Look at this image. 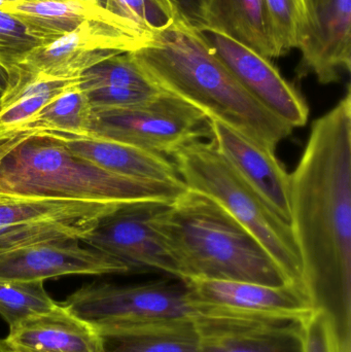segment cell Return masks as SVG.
I'll return each mask as SVG.
<instances>
[{"label":"cell","instance_id":"2e32d148","mask_svg":"<svg viewBox=\"0 0 351 352\" xmlns=\"http://www.w3.org/2000/svg\"><path fill=\"white\" fill-rule=\"evenodd\" d=\"M39 133L59 140L72 154L109 173L135 179L183 184L174 163L164 155L93 134L80 135L58 131Z\"/></svg>","mask_w":351,"mask_h":352},{"label":"cell","instance_id":"277c9868","mask_svg":"<svg viewBox=\"0 0 351 352\" xmlns=\"http://www.w3.org/2000/svg\"><path fill=\"white\" fill-rule=\"evenodd\" d=\"M185 184L150 182L104 170L47 134L0 138V194L88 202L171 203Z\"/></svg>","mask_w":351,"mask_h":352},{"label":"cell","instance_id":"ba28073f","mask_svg":"<svg viewBox=\"0 0 351 352\" xmlns=\"http://www.w3.org/2000/svg\"><path fill=\"white\" fill-rule=\"evenodd\" d=\"M152 37L115 19H93L31 52L8 76L76 80L93 66L148 45Z\"/></svg>","mask_w":351,"mask_h":352},{"label":"cell","instance_id":"8992f818","mask_svg":"<svg viewBox=\"0 0 351 352\" xmlns=\"http://www.w3.org/2000/svg\"><path fill=\"white\" fill-rule=\"evenodd\" d=\"M62 305L98 334L155 320L197 316L183 280L94 283L74 292Z\"/></svg>","mask_w":351,"mask_h":352},{"label":"cell","instance_id":"d6a6232c","mask_svg":"<svg viewBox=\"0 0 351 352\" xmlns=\"http://www.w3.org/2000/svg\"><path fill=\"white\" fill-rule=\"evenodd\" d=\"M10 82V76L3 67L0 66V96L5 92Z\"/></svg>","mask_w":351,"mask_h":352},{"label":"cell","instance_id":"8d00e7d4","mask_svg":"<svg viewBox=\"0 0 351 352\" xmlns=\"http://www.w3.org/2000/svg\"><path fill=\"white\" fill-rule=\"evenodd\" d=\"M5 195L0 194V201L3 200V199L5 198Z\"/></svg>","mask_w":351,"mask_h":352},{"label":"cell","instance_id":"d4e9b609","mask_svg":"<svg viewBox=\"0 0 351 352\" xmlns=\"http://www.w3.org/2000/svg\"><path fill=\"white\" fill-rule=\"evenodd\" d=\"M276 43L286 55L300 50L315 29L313 0H264Z\"/></svg>","mask_w":351,"mask_h":352},{"label":"cell","instance_id":"30bf717a","mask_svg":"<svg viewBox=\"0 0 351 352\" xmlns=\"http://www.w3.org/2000/svg\"><path fill=\"white\" fill-rule=\"evenodd\" d=\"M168 203L123 204L101 219L82 240L87 246L127 265L131 271H156L179 279V273L154 225L159 211Z\"/></svg>","mask_w":351,"mask_h":352},{"label":"cell","instance_id":"d6986e66","mask_svg":"<svg viewBox=\"0 0 351 352\" xmlns=\"http://www.w3.org/2000/svg\"><path fill=\"white\" fill-rule=\"evenodd\" d=\"M101 352H200L196 318L155 320L101 333Z\"/></svg>","mask_w":351,"mask_h":352},{"label":"cell","instance_id":"cb8c5ba5","mask_svg":"<svg viewBox=\"0 0 351 352\" xmlns=\"http://www.w3.org/2000/svg\"><path fill=\"white\" fill-rule=\"evenodd\" d=\"M101 219H78L31 221L0 228V254L43 242L82 241Z\"/></svg>","mask_w":351,"mask_h":352},{"label":"cell","instance_id":"4fadbf2b","mask_svg":"<svg viewBox=\"0 0 351 352\" xmlns=\"http://www.w3.org/2000/svg\"><path fill=\"white\" fill-rule=\"evenodd\" d=\"M212 142L220 154L291 226V175L275 153L220 122H208Z\"/></svg>","mask_w":351,"mask_h":352},{"label":"cell","instance_id":"ffe728a7","mask_svg":"<svg viewBox=\"0 0 351 352\" xmlns=\"http://www.w3.org/2000/svg\"><path fill=\"white\" fill-rule=\"evenodd\" d=\"M0 10L16 16L43 45L58 41L93 19H115L128 23L87 0H16Z\"/></svg>","mask_w":351,"mask_h":352},{"label":"cell","instance_id":"4dcf8cb0","mask_svg":"<svg viewBox=\"0 0 351 352\" xmlns=\"http://www.w3.org/2000/svg\"><path fill=\"white\" fill-rule=\"evenodd\" d=\"M84 91L93 111L139 107L154 100L164 93L163 91H144L109 87Z\"/></svg>","mask_w":351,"mask_h":352},{"label":"cell","instance_id":"74e56055","mask_svg":"<svg viewBox=\"0 0 351 352\" xmlns=\"http://www.w3.org/2000/svg\"></svg>","mask_w":351,"mask_h":352},{"label":"cell","instance_id":"52a82bcc","mask_svg":"<svg viewBox=\"0 0 351 352\" xmlns=\"http://www.w3.org/2000/svg\"><path fill=\"white\" fill-rule=\"evenodd\" d=\"M208 122L195 107L164 92L139 107L93 111L89 134L168 157L210 135Z\"/></svg>","mask_w":351,"mask_h":352},{"label":"cell","instance_id":"9c48e42d","mask_svg":"<svg viewBox=\"0 0 351 352\" xmlns=\"http://www.w3.org/2000/svg\"><path fill=\"white\" fill-rule=\"evenodd\" d=\"M196 316H235L302 322L315 304L294 285H271L245 281L191 278L183 280Z\"/></svg>","mask_w":351,"mask_h":352},{"label":"cell","instance_id":"484cf974","mask_svg":"<svg viewBox=\"0 0 351 352\" xmlns=\"http://www.w3.org/2000/svg\"><path fill=\"white\" fill-rule=\"evenodd\" d=\"M43 281H0V316L10 330L32 316L45 314L57 305L45 291Z\"/></svg>","mask_w":351,"mask_h":352},{"label":"cell","instance_id":"603a6c76","mask_svg":"<svg viewBox=\"0 0 351 352\" xmlns=\"http://www.w3.org/2000/svg\"><path fill=\"white\" fill-rule=\"evenodd\" d=\"M80 82L64 91L35 113L27 123L10 134L45 131L65 132L80 135L90 133L93 109L86 93L80 88Z\"/></svg>","mask_w":351,"mask_h":352},{"label":"cell","instance_id":"d590c367","mask_svg":"<svg viewBox=\"0 0 351 352\" xmlns=\"http://www.w3.org/2000/svg\"><path fill=\"white\" fill-rule=\"evenodd\" d=\"M14 1H16V0H0V8H1L2 6H5V4Z\"/></svg>","mask_w":351,"mask_h":352},{"label":"cell","instance_id":"f1b7e54d","mask_svg":"<svg viewBox=\"0 0 351 352\" xmlns=\"http://www.w3.org/2000/svg\"><path fill=\"white\" fill-rule=\"evenodd\" d=\"M41 45L43 43L20 20L0 10V66L8 74Z\"/></svg>","mask_w":351,"mask_h":352},{"label":"cell","instance_id":"5b68a950","mask_svg":"<svg viewBox=\"0 0 351 352\" xmlns=\"http://www.w3.org/2000/svg\"><path fill=\"white\" fill-rule=\"evenodd\" d=\"M171 157L185 186L230 213L259 240L290 283L307 294L292 228L220 154L214 142L194 140Z\"/></svg>","mask_w":351,"mask_h":352},{"label":"cell","instance_id":"83f0119b","mask_svg":"<svg viewBox=\"0 0 351 352\" xmlns=\"http://www.w3.org/2000/svg\"><path fill=\"white\" fill-rule=\"evenodd\" d=\"M106 10L152 38L181 19L171 0H107Z\"/></svg>","mask_w":351,"mask_h":352},{"label":"cell","instance_id":"f546056e","mask_svg":"<svg viewBox=\"0 0 351 352\" xmlns=\"http://www.w3.org/2000/svg\"><path fill=\"white\" fill-rule=\"evenodd\" d=\"M301 327L303 352H344L333 318L324 308H315Z\"/></svg>","mask_w":351,"mask_h":352},{"label":"cell","instance_id":"e575fe53","mask_svg":"<svg viewBox=\"0 0 351 352\" xmlns=\"http://www.w3.org/2000/svg\"><path fill=\"white\" fill-rule=\"evenodd\" d=\"M0 352H12L8 349V347L6 346L3 340H0Z\"/></svg>","mask_w":351,"mask_h":352},{"label":"cell","instance_id":"3957f363","mask_svg":"<svg viewBox=\"0 0 351 352\" xmlns=\"http://www.w3.org/2000/svg\"><path fill=\"white\" fill-rule=\"evenodd\" d=\"M154 225L177 264L179 280L292 285L259 240L204 195L188 188L163 206Z\"/></svg>","mask_w":351,"mask_h":352},{"label":"cell","instance_id":"9a60e30c","mask_svg":"<svg viewBox=\"0 0 351 352\" xmlns=\"http://www.w3.org/2000/svg\"><path fill=\"white\" fill-rule=\"evenodd\" d=\"M313 8L315 29L299 50L298 76L333 84L350 72L351 0H313Z\"/></svg>","mask_w":351,"mask_h":352},{"label":"cell","instance_id":"6da1fadb","mask_svg":"<svg viewBox=\"0 0 351 352\" xmlns=\"http://www.w3.org/2000/svg\"><path fill=\"white\" fill-rule=\"evenodd\" d=\"M291 175V228L304 287L350 345L351 93L313 122Z\"/></svg>","mask_w":351,"mask_h":352},{"label":"cell","instance_id":"7402d4cb","mask_svg":"<svg viewBox=\"0 0 351 352\" xmlns=\"http://www.w3.org/2000/svg\"><path fill=\"white\" fill-rule=\"evenodd\" d=\"M122 205L120 203L6 196L0 201V228L31 221L102 219L115 212Z\"/></svg>","mask_w":351,"mask_h":352},{"label":"cell","instance_id":"8fae6325","mask_svg":"<svg viewBox=\"0 0 351 352\" xmlns=\"http://www.w3.org/2000/svg\"><path fill=\"white\" fill-rule=\"evenodd\" d=\"M202 32L214 53L264 107L291 127L306 125L309 117L306 101L271 60L226 35L208 30Z\"/></svg>","mask_w":351,"mask_h":352},{"label":"cell","instance_id":"7a4b0ae2","mask_svg":"<svg viewBox=\"0 0 351 352\" xmlns=\"http://www.w3.org/2000/svg\"><path fill=\"white\" fill-rule=\"evenodd\" d=\"M156 86L275 153L294 128L253 96L218 57L201 30L179 19L130 52Z\"/></svg>","mask_w":351,"mask_h":352},{"label":"cell","instance_id":"1f68e13d","mask_svg":"<svg viewBox=\"0 0 351 352\" xmlns=\"http://www.w3.org/2000/svg\"><path fill=\"white\" fill-rule=\"evenodd\" d=\"M171 1L177 6L179 16L183 21L199 30L203 29L201 0H171Z\"/></svg>","mask_w":351,"mask_h":352},{"label":"cell","instance_id":"ac0fdd59","mask_svg":"<svg viewBox=\"0 0 351 352\" xmlns=\"http://www.w3.org/2000/svg\"><path fill=\"white\" fill-rule=\"evenodd\" d=\"M203 30L226 35L267 59L282 57L264 0H201Z\"/></svg>","mask_w":351,"mask_h":352},{"label":"cell","instance_id":"e0dca14e","mask_svg":"<svg viewBox=\"0 0 351 352\" xmlns=\"http://www.w3.org/2000/svg\"><path fill=\"white\" fill-rule=\"evenodd\" d=\"M3 341L12 352H101L98 332L59 303L21 322Z\"/></svg>","mask_w":351,"mask_h":352},{"label":"cell","instance_id":"4316f807","mask_svg":"<svg viewBox=\"0 0 351 352\" xmlns=\"http://www.w3.org/2000/svg\"><path fill=\"white\" fill-rule=\"evenodd\" d=\"M80 88L137 89L144 91H162L141 69L131 53L120 54L93 66L80 76ZM164 92V91H163Z\"/></svg>","mask_w":351,"mask_h":352},{"label":"cell","instance_id":"836d02e7","mask_svg":"<svg viewBox=\"0 0 351 352\" xmlns=\"http://www.w3.org/2000/svg\"><path fill=\"white\" fill-rule=\"evenodd\" d=\"M87 1L92 2V3L97 4V6H100V8L106 10L107 0H87Z\"/></svg>","mask_w":351,"mask_h":352},{"label":"cell","instance_id":"5bb4252c","mask_svg":"<svg viewBox=\"0 0 351 352\" xmlns=\"http://www.w3.org/2000/svg\"><path fill=\"white\" fill-rule=\"evenodd\" d=\"M200 352H303L302 327L291 320L196 316Z\"/></svg>","mask_w":351,"mask_h":352},{"label":"cell","instance_id":"7c38bea8","mask_svg":"<svg viewBox=\"0 0 351 352\" xmlns=\"http://www.w3.org/2000/svg\"><path fill=\"white\" fill-rule=\"evenodd\" d=\"M121 261L91 248L80 240L43 242L0 254V281L32 283L68 275L126 274Z\"/></svg>","mask_w":351,"mask_h":352},{"label":"cell","instance_id":"44dd1931","mask_svg":"<svg viewBox=\"0 0 351 352\" xmlns=\"http://www.w3.org/2000/svg\"><path fill=\"white\" fill-rule=\"evenodd\" d=\"M80 80L10 76L5 92L0 96V138L16 131Z\"/></svg>","mask_w":351,"mask_h":352}]
</instances>
